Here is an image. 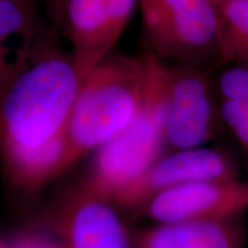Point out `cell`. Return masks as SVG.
Listing matches in <instances>:
<instances>
[{
    "instance_id": "obj_18",
    "label": "cell",
    "mask_w": 248,
    "mask_h": 248,
    "mask_svg": "<svg viewBox=\"0 0 248 248\" xmlns=\"http://www.w3.org/2000/svg\"><path fill=\"white\" fill-rule=\"evenodd\" d=\"M246 155H247V157H248V153H246Z\"/></svg>"
},
{
    "instance_id": "obj_12",
    "label": "cell",
    "mask_w": 248,
    "mask_h": 248,
    "mask_svg": "<svg viewBox=\"0 0 248 248\" xmlns=\"http://www.w3.org/2000/svg\"><path fill=\"white\" fill-rule=\"evenodd\" d=\"M218 12V66L248 59V0H228Z\"/></svg>"
},
{
    "instance_id": "obj_11",
    "label": "cell",
    "mask_w": 248,
    "mask_h": 248,
    "mask_svg": "<svg viewBox=\"0 0 248 248\" xmlns=\"http://www.w3.org/2000/svg\"><path fill=\"white\" fill-rule=\"evenodd\" d=\"M132 248H245L239 216L225 219L159 223L131 237Z\"/></svg>"
},
{
    "instance_id": "obj_14",
    "label": "cell",
    "mask_w": 248,
    "mask_h": 248,
    "mask_svg": "<svg viewBox=\"0 0 248 248\" xmlns=\"http://www.w3.org/2000/svg\"><path fill=\"white\" fill-rule=\"evenodd\" d=\"M223 125L237 139L245 153H248V98L219 102Z\"/></svg>"
},
{
    "instance_id": "obj_19",
    "label": "cell",
    "mask_w": 248,
    "mask_h": 248,
    "mask_svg": "<svg viewBox=\"0 0 248 248\" xmlns=\"http://www.w3.org/2000/svg\"><path fill=\"white\" fill-rule=\"evenodd\" d=\"M63 248H64V247H63Z\"/></svg>"
},
{
    "instance_id": "obj_13",
    "label": "cell",
    "mask_w": 248,
    "mask_h": 248,
    "mask_svg": "<svg viewBox=\"0 0 248 248\" xmlns=\"http://www.w3.org/2000/svg\"><path fill=\"white\" fill-rule=\"evenodd\" d=\"M214 74V84L218 102L248 98V59L219 64Z\"/></svg>"
},
{
    "instance_id": "obj_4",
    "label": "cell",
    "mask_w": 248,
    "mask_h": 248,
    "mask_svg": "<svg viewBox=\"0 0 248 248\" xmlns=\"http://www.w3.org/2000/svg\"><path fill=\"white\" fill-rule=\"evenodd\" d=\"M154 54L188 66H218V12L212 0H139Z\"/></svg>"
},
{
    "instance_id": "obj_15",
    "label": "cell",
    "mask_w": 248,
    "mask_h": 248,
    "mask_svg": "<svg viewBox=\"0 0 248 248\" xmlns=\"http://www.w3.org/2000/svg\"><path fill=\"white\" fill-rule=\"evenodd\" d=\"M66 2L67 0H47L49 18H51L57 26H61L62 15H63V9Z\"/></svg>"
},
{
    "instance_id": "obj_7",
    "label": "cell",
    "mask_w": 248,
    "mask_h": 248,
    "mask_svg": "<svg viewBox=\"0 0 248 248\" xmlns=\"http://www.w3.org/2000/svg\"><path fill=\"white\" fill-rule=\"evenodd\" d=\"M237 177L233 160L224 152L206 146L172 151L121 191L111 202L122 208L140 210L157 194L177 186Z\"/></svg>"
},
{
    "instance_id": "obj_9",
    "label": "cell",
    "mask_w": 248,
    "mask_h": 248,
    "mask_svg": "<svg viewBox=\"0 0 248 248\" xmlns=\"http://www.w3.org/2000/svg\"><path fill=\"white\" fill-rule=\"evenodd\" d=\"M111 202L82 190L59 213L57 228L64 248H132L131 237Z\"/></svg>"
},
{
    "instance_id": "obj_5",
    "label": "cell",
    "mask_w": 248,
    "mask_h": 248,
    "mask_svg": "<svg viewBox=\"0 0 248 248\" xmlns=\"http://www.w3.org/2000/svg\"><path fill=\"white\" fill-rule=\"evenodd\" d=\"M166 139L172 151L206 146L223 128L214 68L164 64Z\"/></svg>"
},
{
    "instance_id": "obj_3",
    "label": "cell",
    "mask_w": 248,
    "mask_h": 248,
    "mask_svg": "<svg viewBox=\"0 0 248 248\" xmlns=\"http://www.w3.org/2000/svg\"><path fill=\"white\" fill-rule=\"evenodd\" d=\"M146 78L140 107L132 122L95 151L88 177L79 190L111 202L114 198L164 155L166 139V62L145 55Z\"/></svg>"
},
{
    "instance_id": "obj_2",
    "label": "cell",
    "mask_w": 248,
    "mask_h": 248,
    "mask_svg": "<svg viewBox=\"0 0 248 248\" xmlns=\"http://www.w3.org/2000/svg\"><path fill=\"white\" fill-rule=\"evenodd\" d=\"M145 78V55L107 57L89 74L68 120L62 173L132 122L140 107Z\"/></svg>"
},
{
    "instance_id": "obj_1",
    "label": "cell",
    "mask_w": 248,
    "mask_h": 248,
    "mask_svg": "<svg viewBox=\"0 0 248 248\" xmlns=\"http://www.w3.org/2000/svg\"><path fill=\"white\" fill-rule=\"evenodd\" d=\"M82 82L71 54L49 46L0 89V155L15 187L36 191L62 173Z\"/></svg>"
},
{
    "instance_id": "obj_6",
    "label": "cell",
    "mask_w": 248,
    "mask_h": 248,
    "mask_svg": "<svg viewBox=\"0 0 248 248\" xmlns=\"http://www.w3.org/2000/svg\"><path fill=\"white\" fill-rule=\"evenodd\" d=\"M138 4L139 0H67L61 27L82 80L109 57Z\"/></svg>"
},
{
    "instance_id": "obj_8",
    "label": "cell",
    "mask_w": 248,
    "mask_h": 248,
    "mask_svg": "<svg viewBox=\"0 0 248 248\" xmlns=\"http://www.w3.org/2000/svg\"><path fill=\"white\" fill-rule=\"evenodd\" d=\"M248 209V181L188 183L157 194L140 210L157 223L225 219Z\"/></svg>"
},
{
    "instance_id": "obj_16",
    "label": "cell",
    "mask_w": 248,
    "mask_h": 248,
    "mask_svg": "<svg viewBox=\"0 0 248 248\" xmlns=\"http://www.w3.org/2000/svg\"><path fill=\"white\" fill-rule=\"evenodd\" d=\"M212 1H213V4L216 6V8H218L219 6L224 4V2L228 1V0H212Z\"/></svg>"
},
{
    "instance_id": "obj_10",
    "label": "cell",
    "mask_w": 248,
    "mask_h": 248,
    "mask_svg": "<svg viewBox=\"0 0 248 248\" xmlns=\"http://www.w3.org/2000/svg\"><path fill=\"white\" fill-rule=\"evenodd\" d=\"M35 0H0V89L49 47Z\"/></svg>"
},
{
    "instance_id": "obj_17",
    "label": "cell",
    "mask_w": 248,
    "mask_h": 248,
    "mask_svg": "<svg viewBox=\"0 0 248 248\" xmlns=\"http://www.w3.org/2000/svg\"><path fill=\"white\" fill-rule=\"evenodd\" d=\"M0 248H14V246L13 245H8V244L4 243V241L0 240Z\"/></svg>"
}]
</instances>
